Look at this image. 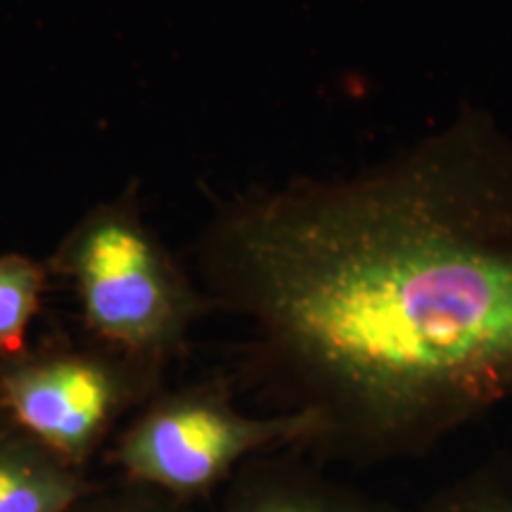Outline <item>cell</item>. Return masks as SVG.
<instances>
[{
  "mask_svg": "<svg viewBox=\"0 0 512 512\" xmlns=\"http://www.w3.org/2000/svg\"><path fill=\"white\" fill-rule=\"evenodd\" d=\"M223 302L358 458L413 456L512 401V133L482 107L349 176L209 223Z\"/></svg>",
  "mask_w": 512,
  "mask_h": 512,
  "instance_id": "obj_1",
  "label": "cell"
},
{
  "mask_svg": "<svg viewBox=\"0 0 512 512\" xmlns=\"http://www.w3.org/2000/svg\"><path fill=\"white\" fill-rule=\"evenodd\" d=\"M50 264L72 280L91 330L138 354L171 347L200 304L131 192L88 211Z\"/></svg>",
  "mask_w": 512,
  "mask_h": 512,
  "instance_id": "obj_2",
  "label": "cell"
},
{
  "mask_svg": "<svg viewBox=\"0 0 512 512\" xmlns=\"http://www.w3.org/2000/svg\"><path fill=\"white\" fill-rule=\"evenodd\" d=\"M318 437L309 411L249 418L223 396L192 394L166 401L128 432L121 463L133 477L174 491H197L259 448Z\"/></svg>",
  "mask_w": 512,
  "mask_h": 512,
  "instance_id": "obj_3",
  "label": "cell"
},
{
  "mask_svg": "<svg viewBox=\"0 0 512 512\" xmlns=\"http://www.w3.org/2000/svg\"><path fill=\"white\" fill-rule=\"evenodd\" d=\"M119 396L114 370L79 354L15 363L0 377V401L17 425L69 458L93 444Z\"/></svg>",
  "mask_w": 512,
  "mask_h": 512,
  "instance_id": "obj_4",
  "label": "cell"
},
{
  "mask_svg": "<svg viewBox=\"0 0 512 512\" xmlns=\"http://www.w3.org/2000/svg\"><path fill=\"white\" fill-rule=\"evenodd\" d=\"M79 494L74 479L27 453L0 451V512H64Z\"/></svg>",
  "mask_w": 512,
  "mask_h": 512,
  "instance_id": "obj_5",
  "label": "cell"
},
{
  "mask_svg": "<svg viewBox=\"0 0 512 512\" xmlns=\"http://www.w3.org/2000/svg\"><path fill=\"white\" fill-rule=\"evenodd\" d=\"M46 266L27 254H0V356H22L27 330L34 320L43 290Z\"/></svg>",
  "mask_w": 512,
  "mask_h": 512,
  "instance_id": "obj_6",
  "label": "cell"
},
{
  "mask_svg": "<svg viewBox=\"0 0 512 512\" xmlns=\"http://www.w3.org/2000/svg\"><path fill=\"white\" fill-rule=\"evenodd\" d=\"M422 512H512V470L472 475Z\"/></svg>",
  "mask_w": 512,
  "mask_h": 512,
  "instance_id": "obj_7",
  "label": "cell"
},
{
  "mask_svg": "<svg viewBox=\"0 0 512 512\" xmlns=\"http://www.w3.org/2000/svg\"><path fill=\"white\" fill-rule=\"evenodd\" d=\"M256 512H370L358 505H349L339 498H316V496H294V498H280V501H271L261 505Z\"/></svg>",
  "mask_w": 512,
  "mask_h": 512,
  "instance_id": "obj_8",
  "label": "cell"
}]
</instances>
